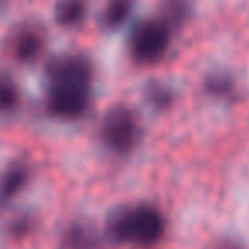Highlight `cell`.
<instances>
[{"mask_svg": "<svg viewBox=\"0 0 249 249\" xmlns=\"http://www.w3.org/2000/svg\"><path fill=\"white\" fill-rule=\"evenodd\" d=\"M107 232L116 241L150 246L162 237L164 217L150 205L118 210L107 220Z\"/></svg>", "mask_w": 249, "mask_h": 249, "instance_id": "cell-1", "label": "cell"}, {"mask_svg": "<svg viewBox=\"0 0 249 249\" xmlns=\"http://www.w3.org/2000/svg\"><path fill=\"white\" fill-rule=\"evenodd\" d=\"M171 43V26L162 19L143 21L135 26L130 38V50L137 62L154 63L166 55Z\"/></svg>", "mask_w": 249, "mask_h": 249, "instance_id": "cell-2", "label": "cell"}, {"mask_svg": "<svg viewBox=\"0 0 249 249\" xmlns=\"http://www.w3.org/2000/svg\"><path fill=\"white\" fill-rule=\"evenodd\" d=\"M139 137L137 118L128 107L116 106L106 114L103 123V139L111 150L126 154L135 147Z\"/></svg>", "mask_w": 249, "mask_h": 249, "instance_id": "cell-3", "label": "cell"}, {"mask_svg": "<svg viewBox=\"0 0 249 249\" xmlns=\"http://www.w3.org/2000/svg\"><path fill=\"white\" fill-rule=\"evenodd\" d=\"M90 63L82 55H65L48 63V75L55 86L89 87Z\"/></svg>", "mask_w": 249, "mask_h": 249, "instance_id": "cell-4", "label": "cell"}, {"mask_svg": "<svg viewBox=\"0 0 249 249\" xmlns=\"http://www.w3.org/2000/svg\"><path fill=\"white\" fill-rule=\"evenodd\" d=\"M89 104V87L55 86L48 94V107L60 118H77Z\"/></svg>", "mask_w": 249, "mask_h": 249, "instance_id": "cell-5", "label": "cell"}, {"mask_svg": "<svg viewBox=\"0 0 249 249\" xmlns=\"http://www.w3.org/2000/svg\"><path fill=\"white\" fill-rule=\"evenodd\" d=\"M43 35L36 26H24L12 36V53L21 62H31L43 50Z\"/></svg>", "mask_w": 249, "mask_h": 249, "instance_id": "cell-6", "label": "cell"}, {"mask_svg": "<svg viewBox=\"0 0 249 249\" xmlns=\"http://www.w3.org/2000/svg\"><path fill=\"white\" fill-rule=\"evenodd\" d=\"M205 92L218 101H234L237 94V84L227 70H213L205 77Z\"/></svg>", "mask_w": 249, "mask_h": 249, "instance_id": "cell-7", "label": "cell"}, {"mask_svg": "<svg viewBox=\"0 0 249 249\" xmlns=\"http://www.w3.org/2000/svg\"><path fill=\"white\" fill-rule=\"evenodd\" d=\"M28 181V169L22 164H11L0 174V205L11 201Z\"/></svg>", "mask_w": 249, "mask_h": 249, "instance_id": "cell-8", "label": "cell"}, {"mask_svg": "<svg viewBox=\"0 0 249 249\" xmlns=\"http://www.w3.org/2000/svg\"><path fill=\"white\" fill-rule=\"evenodd\" d=\"M87 0H58L55 7V18L63 28L79 26L86 19Z\"/></svg>", "mask_w": 249, "mask_h": 249, "instance_id": "cell-9", "label": "cell"}, {"mask_svg": "<svg viewBox=\"0 0 249 249\" xmlns=\"http://www.w3.org/2000/svg\"><path fill=\"white\" fill-rule=\"evenodd\" d=\"M133 9V0H109L103 12V24L109 29H116L126 22Z\"/></svg>", "mask_w": 249, "mask_h": 249, "instance_id": "cell-10", "label": "cell"}, {"mask_svg": "<svg viewBox=\"0 0 249 249\" xmlns=\"http://www.w3.org/2000/svg\"><path fill=\"white\" fill-rule=\"evenodd\" d=\"M67 248L69 249H97V237L86 225H73L67 232Z\"/></svg>", "mask_w": 249, "mask_h": 249, "instance_id": "cell-11", "label": "cell"}, {"mask_svg": "<svg viewBox=\"0 0 249 249\" xmlns=\"http://www.w3.org/2000/svg\"><path fill=\"white\" fill-rule=\"evenodd\" d=\"M147 101L157 109H164L173 103V90L164 84H150L147 87Z\"/></svg>", "mask_w": 249, "mask_h": 249, "instance_id": "cell-12", "label": "cell"}, {"mask_svg": "<svg viewBox=\"0 0 249 249\" xmlns=\"http://www.w3.org/2000/svg\"><path fill=\"white\" fill-rule=\"evenodd\" d=\"M188 14H190V5L184 0H171L166 4V9H164L162 21L169 26L181 24L188 18Z\"/></svg>", "mask_w": 249, "mask_h": 249, "instance_id": "cell-13", "label": "cell"}, {"mask_svg": "<svg viewBox=\"0 0 249 249\" xmlns=\"http://www.w3.org/2000/svg\"><path fill=\"white\" fill-rule=\"evenodd\" d=\"M18 103V92L16 87L7 80H0V109L9 111Z\"/></svg>", "mask_w": 249, "mask_h": 249, "instance_id": "cell-14", "label": "cell"}, {"mask_svg": "<svg viewBox=\"0 0 249 249\" xmlns=\"http://www.w3.org/2000/svg\"><path fill=\"white\" fill-rule=\"evenodd\" d=\"M26 231H28V218H21V220H18L12 225L14 234H26Z\"/></svg>", "mask_w": 249, "mask_h": 249, "instance_id": "cell-15", "label": "cell"}, {"mask_svg": "<svg viewBox=\"0 0 249 249\" xmlns=\"http://www.w3.org/2000/svg\"><path fill=\"white\" fill-rule=\"evenodd\" d=\"M217 249H244L237 241H232V239H227V241H222L218 244Z\"/></svg>", "mask_w": 249, "mask_h": 249, "instance_id": "cell-16", "label": "cell"}]
</instances>
